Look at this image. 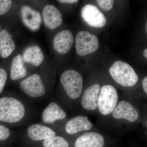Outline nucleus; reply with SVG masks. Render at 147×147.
Here are the masks:
<instances>
[{"label": "nucleus", "instance_id": "nucleus-1", "mask_svg": "<svg viewBox=\"0 0 147 147\" xmlns=\"http://www.w3.org/2000/svg\"><path fill=\"white\" fill-rule=\"evenodd\" d=\"M25 109L23 103L12 97L0 98V121L9 123L20 121L24 117Z\"/></svg>", "mask_w": 147, "mask_h": 147}, {"label": "nucleus", "instance_id": "nucleus-2", "mask_svg": "<svg viewBox=\"0 0 147 147\" xmlns=\"http://www.w3.org/2000/svg\"><path fill=\"white\" fill-rule=\"evenodd\" d=\"M112 78L118 84L124 87L134 86L138 81V75L128 63L122 61H116L109 69Z\"/></svg>", "mask_w": 147, "mask_h": 147}, {"label": "nucleus", "instance_id": "nucleus-3", "mask_svg": "<svg viewBox=\"0 0 147 147\" xmlns=\"http://www.w3.org/2000/svg\"><path fill=\"white\" fill-rule=\"evenodd\" d=\"M60 81L69 97L76 99L81 95L83 89V79L81 74L73 69L64 71Z\"/></svg>", "mask_w": 147, "mask_h": 147}, {"label": "nucleus", "instance_id": "nucleus-4", "mask_svg": "<svg viewBox=\"0 0 147 147\" xmlns=\"http://www.w3.org/2000/svg\"><path fill=\"white\" fill-rule=\"evenodd\" d=\"M118 100L115 88L110 85L102 86L100 88L98 100V107L100 113L106 115L113 113Z\"/></svg>", "mask_w": 147, "mask_h": 147}, {"label": "nucleus", "instance_id": "nucleus-5", "mask_svg": "<svg viewBox=\"0 0 147 147\" xmlns=\"http://www.w3.org/2000/svg\"><path fill=\"white\" fill-rule=\"evenodd\" d=\"M99 47L97 37L88 32H79L76 37V53L80 56H84L94 53Z\"/></svg>", "mask_w": 147, "mask_h": 147}, {"label": "nucleus", "instance_id": "nucleus-6", "mask_svg": "<svg viewBox=\"0 0 147 147\" xmlns=\"http://www.w3.org/2000/svg\"><path fill=\"white\" fill-rule=\"evenodd\" d=\"M20 86L21 90L31 97H40L45 92L41 77L37 74H34L21 81Z\"/></svg>", "mask_w": 147, "mask_h": 147}, {"label": "nucleus", "instance_id": "nucleus-7", "mask_svg": "<svg viewBox=\"0 0 147 147\" xmlns=\"http://www.w3.org/2000/svg\"><path fill=\"white\" fill-rule=\"evenodd\" d=\"M83 21L90 26L101 28L105 26L106 19L104 14L95 6L88 4L84 6L82 10Z\"/></svg>", "mask_w": 147, "mask_h": 147}, {"label": "nucleus", "instance_id": "nucleus-8", "mask_svg": "<svg viewBox=\"0 0 147 147\" xmlns=\"http://www.w3.org/2000/svg\"><path fill=\"white\" fill-rule=\"evenodd\" d=\"M21 19L24 25L33 32L37 31L42 23L41 14L38 11L28 5H24L21 9Z\"/></svg>", "mask_w": 147, "mask_h": 147}, {"label": "nucleus", "instance_id": "nucleus-9", "mask_svg": "<svg viewBox=\"0 0 147 147\" xmlns=\"http://www.w3.org/2000/svg\"><path fill=\"white\" fill-rule=\"evenodd\" d=\"M113 117L125 119L131 122L137 121L139 117L138 111L131 103L125 100L120 101L113 112Z\"/></svg>", "mask_w": 147, "mask_h": 147}, {"label": "nucleus", "instance_id": "nucleus-10", "mask_svg": "<svg viewBox=\"0 0 147 147\" xmlns=\"http://www.w3.org/2000/svg\"><path fill=\"white\" fill-rule=\"evenodd\" d=\"M73 42L72 33L68 30H64L59 32L54 38L53 47L57 53L63 55L70 50Z\"/></svg>", "mask_w": 147, "mask_h": 147}, {"label": "nucleus", "instance_id": "nucleus-11", "mask_svg": "<svg viewBox=\"0 0 147 147\" xmlns=\"http://www.w3.org/2000/svg\"><path fill=\"white\" fill-rule=\"evenodd\" d=\"M42 17L45 26L54 30L60 26L63 21L62 16L59 11L54 5L45 6L42 10Z\"/></svg>", "mask_w": 147, "mask_h": 147}, {"label": "nucleus", "instance_id": "nucleus-12", "mask_svg": "<svg viewBox=\"0 0 147 147\" xmlns=\"http://www.w3.org/2000/svg\"><path fill=\"white\" fill-rule=\"evenodd\" d=\"M100 90V86L98 84L92 85L85 90L81 102L84 109L94 110L98 108V100Z\"/></svg>", "mask_w": 147, "mask_h": 147}, {"label": "nucleus", "instance_id": "nucleus-13", "mask_svg": "<svg viewBox=\"0 0 147 147\" xmlns=\"http://www.w3.org/2000/svg\"><path fill=\"white\" fill-rule=\"evenodd\" d=\"M92 126V124L89 120L88 117L77 116L67 123L65 131L69 134H74L80 131L90 130Z\"/></svg>", "mask_w": 147, "mask_h": 147}, {"label": "nucleus", "instance_id": "nucleus-14", "mask_svg": "<svg viewBox=\"0 0 147 147\" xmlns=\"http://www.w3.org/2000/svg\"><path fill=\"white\" fill-rule=\"evenodd\" d=\"M104 139L96 132H87L80 136L76 141L74 147H103Z\"/></svg>", "mask_w": 147, "mask_h": 147}, {"label": "nucleus", "instance_id": "nucleus-15", "mask_svg": "<svg viewBox=\"0 0 147 147\" xmlns=\"http://www.w3.org/2000/svg\"><path fill=\"white\" fill-rule=\"evenodd\" d=\"M66 117V114L64 110L55 102L50 103L43 111L42 115V121L47 123H53Z\"/></svg>", "mask_w": 147, "mask_h": 147}, {"label": "nucleus", "instance_id": "nucleus-16", "mask_svg": "<svg viewBox=\"0 0 147 147\" xmlns=\"http://www.w3.org/2000/svg\"><path fill=\"white\" fill-rule=\"evenodd\" d=\"M55 132L52 129L41 125H32L28 129V137L35 141L45 140L55 136Z\"/></svg>", "mask_w": 147, "mask_h": 147}, {"label": "nucleus", "instance_id": "nucleus-17", "mask_svg": "<svg viewBox=\"0 0 147 147\" xmlns=\"http://www.w3.org/2000/svg\"><path fill=\"white\" fill-rule=\"evenodd\" d=\"M22 56L24 62L31 64L35 67L39 66L44 60V53L41 48L36 45L27 47Z\"/></svg>", "mask_w": 147, "mask_h": 147}, {"label": "nucleus", "instance_id": "nucleus-18", "mask_svg": "<svg viewBox=\"0 0 147 147\" xmlns=\"http://www.w3.org/2000/svg\"><path fill=\"white\" fill-rule=\"evenodd\" d=\"M16 48L11 35L7 30L0 32V56L5 59L9 57Z\"/></svg>", "mask_w": 147, "mask_h": 147}, {"label": "nucleus", "instance_id": "nucleus-19", "mask_svg": "<svg viewBox=\"0 0 147 147\" xmlns=\"http://www.w3.org/2000/svg\"><path fill=\"white\" fill-rule=\"evenodd\" d=\"M27 67L22 55L18 54L14 57L10 68L11 79L13 81L24 78L26 76Z\"/></svg>", "mask_w": 147, "mask_h": 147}, {"label": "nucleus", "instance_id": "nucleus-20", "mask_svg": "<svg viewBox=\"0 0 147 147\" xmlns=\"http://www.w3.org/2000/svg\"><path fill=\"white\" fill-rule=\"evenodd\" d=\"M44 147H69V144L64 138L54 136L44 140L42 143Z\"/></svg>", "mask_w": 147, "mask_h": 147}, {"label": "nucleus", "instance_id": "nucleus-21", "mask_svg": "<svg viewBox=\"0 0 147 147\" xmlns=\"http://www.w3.org/2000/svg\"><path fill=\"white\" fill-rule=\"evenodd\" d=\"M12 1L10 0H0V15H3L10 9Z\"/></svg>", "mask_w": 147, "mask_h": 147}, {"label": "nucleus", "instance_id": "nucleus-22", "mask_svg": "<svg viewBox=\"0 0 147 147\" xmlns=\"http://www.w3.org/2000/svg\"><path fill=\"white\" fill-rule=\"evenodd\" d=\"M96 2L103 10L108 11L113 8L114 1L113 0H97Z\"/></svg>", "mask_w": 147, "mask_h": 147}, {"label": "nucleus", "instance_id": "nucleus-23", "mask_svg": "<svg viewBox=\"0 0 147 147\" xmlns=\"http://www.w3.org/2000/svg\"><path fill=\"white\" fill-rule=\"evenodd\" d=\"M7 77V74L5 70L2 68H0V94L3 90Z\"/></svg>", "mask_w": 147, "mask_h": 147}, {"label": "nucleus", "instance_id": "nucleus-24", "mask_svg": "<svg viewBox=\"0 0 147 147\" xmlns=\"http://www.w3.org/2000/svg\"><path fill=\"white\" fill-rule=\"evenodd\" d=\"M10 134V131L7 127L0 125V141L8 139Z\"/></svg>", "mask_w": 147, "mask_h": 147}, {"label": "nucleus", "instance_id": "nucleus-25", "mask_svg": "<svg viewBox=\"0 0 147 147\" xmlns=\"http://www.w3.org/2000/svg\"><path fill=\"white\" fill-rule=\"evenodd\" d=\"M59 2L62 3L74 4L76 3L79 1L77 0H59Z\"/></svg>", "mask_w": 147, "mask_h": 147}, {"label": "nucleus", "instance_id": "nucleus-26", "mask_svg": "<svg viewBox=\"0 0 147 147\" xmlns=\"http://www.w3.org/2000/svg\"><path fill=\"white\" fill-rule=\"evenodd\" d=\"M142 86L143 89L146 93H147V77L146 76L142 81Z\"/></svg>", "mask_w": 147, "mask_h": 147}, {"label": "nucleus", "instance_id": "nucleus-27", "mask_svg": "<svg viewBox=\"0 0 147 147\" xmlns=\"http://www.w3.org/2000/svg\"><path fill=\"white\" fill-rule=\"evenodd\" d=\"M144 55L145 57L147 59V49L146 48L144 51Z\"/></svg>", "mask_w": 147, "mask_h": 147}, {"label": "nucleus", "instance_id": "nucleus-28", "mask_svg": "<svg viewBox=\"0 0 147 147\" xmlns=\"http://www.w3.org/2000/svg\"><path fill=\"white\" fill-rule=\"evenodd\" d=\"M146 32L147 33V23H146Z\"/></svg>", "mask_w": 147, "mask_h": 147}, {"label": "nucleus", "instance_id": "nucleus-29", "mask_svg": "<svg viewBox=\"0 0 147 147\" xmlns=\"http://www.w3.org/2000/svg\"><path fill=\"white\" fill-rule=\"evenodd\" d=\"M0 32H1V26H0Z\"/></svg>", "mask_w": 147, "mask_h": 147}]
</instances>
